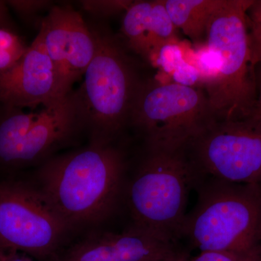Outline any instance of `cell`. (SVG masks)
Instances as JSON below:
<instances>
[{"instance_id": "1", "label": "cell", "mask_w": 261, "mask_h": 261, "mask_svg": "<svg viewBox=\"0 0 261 261\" xmlns=\"http://www.w3.org/2000/svg\"><path fill=\"white\" fill-rule=\"evenodd\" d=\"M126 161L116 143H93L39 165L34 183L70 229L104 221L121 195Z\"/></svg>"}, {"instance_id": "2", "label": "cell", "mask_w": 261, "mask_h": 261, "mask_svg": "<svg viewBox=\"0 0 261 261\" xmlns=\"http://www.w3.org/2000/svg\"><path fill=\"white\" fill-rule=\"evenodd\" d=\"M95 53L78 89H73L89 142L115 143L129 125L141 83L126 46L107 25L89 22Z\"/></svg>"}, {"instance_id": "3", "label": "cell", "mask_w": 261, "mask_h": 261, "mask_svg": "<svg viewBox=\"0 0 261 261\" xmlns=\"http://www.w3.org/2000/svg\"><path fill=\"white\" fill-rule=\"evenodd\" d=\"M252 0H226L211 19L204 44L218 58L216 73L204 84L219 121L243 119L257 113L259 88L246 21Z\"/></svg>"}, {"instance_id": "4", "label": "cell", "mask_w": 261, "mask_h": 261, "mask_svg": "<svg viewBox=\"0 0 261 261\" xmlns=\"http://www.w3.org/2000/svg\"><path fill=\"white\" fill-rule=\"evenodd\" d=\"M200 252H228L261 261V188L214 179L201 187L180 237Z\"/></svg>"}, {"instance_id": "5", "label": "cell", "mask_w": 261, "mask_h": 261, "mask_svg": "<svg viewBox=\"0 0 261 261\" xmlns=\"http://www.w3.org/2000/svg\"><path fill=\"white\" fill-rule=\"evenodd\" d=\"M187 150L148 149L126 189L134 225L175 243L186 219L190 187L199 172Z\"/></svg>"}, {"instance_id": "6", "label": "cell", "mask_w": 261, "mask_h": 261, "mask_svg": "<svg viewBox=\"0 0 261 261\" xmlns=\"http://www.w3.org/2000/svg\"><path fill=\"white\" fill-rule=\"evenodd\" d=\"M205 90L170 81H141L129 125L147 149H188L215 121Z\"/></svg>"}, {"instance_id": "7", "label": "cell", "mask_w": 261, "mask_h": 261, "mask_svg": "<svg viewBox=\"0 0 261 261\" xmlns=\"http://www.w3.org/2000/svg\"><path fill=\"white\" fill-rule=\"evenodd\" d=\"M69 230L34 182L0 178V250L55 261Z\"/></svg>"}, {"instance_id": "8", "label": "cell", "mask_w": 261, "mask_h": 261, "mask_svg": "<svg viewBox=\"0 0 261 261\" xmlns=\"http://www.w3.org/2000/svg\"><path fill=\"white\" fill-rule=\"evenodd\" d=\"M199 172L214 179L261 188V116L215 120L193 142Z\"/></svg>"}, {"instance_id": "9", "label": "cell", "mask_w": 261, "mask_h": 261, "mask_svg": "<svg viewBox=\"0 0 261 261\" xmlns=\"http://www.w3.org/2000/svg\"><path fill=\"white\" fill-rule=\"evenodd\" d=\"M39 32L56 69L62 94L68 95L93 59V34L80 12L69 4L55 5L43 19Z\"/></svg>"}, {"instance_id": "10", "label": "cell", "mask_w": 261, "mask_h": 261, "mask_svg": "<svg viewBox=\"0 0 261 261\" xmlns=\"http://www.w3.org/2000/svg\"><path fill=\"white\" fill-rule=\"evenodd\" d=\"M65 97L40 32L12 68L0 73V104L35 108Z\"/></svg>"}, {"instance_id": "11", "label": "cell", "mask_w": 261, "mask_h": 261, "mask_svg": "<svg viewBox=\"0 0 261 261\" xmlns=\"http://www.w3.org/2000/svg\"><path fill=\"white\" fill-rule=\"evenodd\" d=\"M84 132L83 121L73 89L68 95L43 106L15 156L13 171L40 165L56 155Z\"/></svg>"}, {"instance_id": "12", "label": "cell", "mask_w": 261, "mask_h": 261, "mask_svg": "<svg viewBox=\"0 0 261 261\" xmlns=\"http://www.w3.org/2000/svg\"><path fill=\"white\" fill-rule=\"evenodd\" d=\"M185 257L175 242L134 225L123 232L84 239L55 261H155Z\"/></svg>"}, {"instance_id": "13", "label": "cell", "mask_w": 261, "mask_h": 261, "mask_svg": "<svg viewBox=\"0 0 261 261\" xmlns=\"http://www.w3.org/2000/svg\"><path fill=\"white\" fill-rule=\"evenodd\" d=\"M177 31L163 0L134 1L122 20L125 45L150 63L165 46L177 43Z\"/></svg>"}, {"instance_id": "14", "label": "cell", "mask_w": 261, "mask_h": 261, "mask_svg": "<svg viewBox=\"0 0 261 261\" xmlns=\"http://www.w3.org/2000/svg\"><path fill=\"white\" fill-rule=\"evenodd\" d=\"M226 0H163L173 25L194 44L203 45L211 19Z\"/></svg>"}, {"instance_id": "15", "label": "cell", "mask_w": 261, "mask_h": 261, "mask_svg": "<svg viewBox=\"0 0 261 261\" xmlns=\"http://www.w3.org/2000/svg\"><path fill=\"white\" fill-rule=\"evenodd\" d=\"M246 21L252 61L261 63V0H252L246 11Z\"/></svg>"}, {"instance_id": "16", "label": "cell", "mask_w": 261, "mask_h": 261, "mask_svg": "<svg viewBox=\"0 0 261 261\" xmlns=\"http://www.w3.org/2000/svg\"><path fill=\"white\" fill-rule=\"evenodd\" d=\"M132 0H82L80 2L82 9L97 20L111 18L123 13L129 8Z\"/></svg>"}, {"instance_id": "17", "label": "cell", "mask_w": 261, "mask_h": 261, "mask_svg": "<svg viewBox=\"0 0 261 261\" xmlns=\"http://www.w3.org/2000/svg\"><path fill=\"white\" fill-rule=\"evenodd\" d=\"M5 3L8 8L14 10L20 18L28 22L36 21L38 15L49 12L56 5L49 0H10Z\"/></svg>"}, {"instance_id": "18", "label": "cell", "mask_w": 261, "mask_h": 261, "mask_svg": "<svg viewBox=\"0 0 261 261\" xmlns=\"http://www.w3.org/2000/svg\"><path fill=\"white\" fill-rule=\"evenodd\" d=\"M29 46L15 31L0 28V51L23 56Z\"/></svg>"}, {"instance_id": "19", "label": "cell", "mask_w": 261, "mask_h": 261, "mask_svg": "<svg viewBox=\"0 0 261 261\" xmlns=\"http://www.w3.org/2000/svg\"><path fill=\"white\" fill-rule=\"evenodd\" d=\"M184 261H257L247 257L240 256L234 254L224 252L205 251L200 252V254L186 258Z\"/></svg>"}, {"instance_id": "20", "label": "cell", "mask_w": 261, "mask_h": 261, "mask_svg": "<svg viewBox=\"0 0 261 261\" xmlns=\"http://www.w3.org/2000/svg\"><path fill=\"white\" fill-rule=\"evenodd\" d=\"M21 58L13 53L0 51V73L10 69Z\"/></svg>"}, {"instance_id": "21", "label": "cell", "mask_w": 261, "mask_h": 261, "mask_svg": "<svg viewBox=\"0 0 261 261\" xmlns=\"http://www.w3.org/2000/svg\"><path fill=\"white\" fill-rule=\"evenodd\" d=\"M8 5L5 1L0 0V28H4L13 30L11 19L10 18ZM14 31V30H13Z\"/></svg>"}, {"instance_id": "22", "label": "cell", "mask_w": 261, "mask_h": 261, "mask_svg": "<svg viewBox=\"0 0 261 261\" xmlns=\"http://www.w3.org/2000/svg\"><path fill=\"white\" fill-rule=\"evenodd\" d=\"M0 261H33L29 255L16 251H7Z\"/></svg>"}, {"instance_id": "23", "label": "cell", "mask_w": 261, "mask_h": 261, "mask_svg": "<svg viewBox=\"0 0 261 261\" xmlns=\"http://www.w3.org/2000/svg\"><path fill=\"white\" fill-rule=\"evenodd\" d=\"M257 113L261 116V82L259 85L258 101H257Z\"/></svg>"}, {"instance_id": "24", "label": "cell", "mask_w": 261, "mask_h": 261, "mask_svg": "<svg viewBox=\"0 0 261 261\" xmlns=\"http://www.w3.org/2000/svg\"><path fill=\"white\" fill-rule=\"evenodd\" d=\"M186 258V257H181V258L178 259H173V260H155V261H184L185 259Z\"/></svg>"}, {"instance_id": "25", "label": "cell", "mask_w": 261, "mask_h": 261, "mask_svg": "<svg viewBox=\"0 0 261 261\" xmlns=\"http://www.w3.org/2000/svg\"><path fill=\"white\" fill-rule=\"evenodd\" d=\"M260 64H261V63H260Z\"/></svg>"}]
</instances>
